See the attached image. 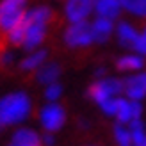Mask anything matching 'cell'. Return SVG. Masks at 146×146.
<instances>
[{"mask_svg":"<svg viewBox=\"0 0 146 146\" xmlns=\"http://www.w3.org/2000/svg\"><path fill=\"white\" fill-rule=\"evenodd\" d=\"M55 13L46 5H39L27 11L25 18L13 29L7 36V41L13 46H23L27 50H36L46 39Z\"/></svg>","mask_w":146,"mask_h":146,"instance_id":"6da1fadb","label":"cell"},{"mask_svg":"<svg viewBox=\"0 0 146 146\" xmlns=\"http://www.w3.org/2000/svg\"><path fill=\"white\" fill-rule=\"evenodd\" d=\"M29 0H2L0 2V54L7 52V36L27 14Z\"/></svg>","mask_w":146,"mask_h":146,"instance_id":"7a4b0ae2","label":"cell"},{"mask_svg":"<svg viewBox=\"0 0 146 146\" xmlns=\"http://www.w3.org/2000/svg\"><path fill=\"white\" fill-rule=\"evenodd\" d=\"M31 114V100L25 93H11L0 100V130L23 121Z\"/></svg>","mask_w":146,"mask_h":146,"instance_id":"3957f363","label":"cell"},{"mask_svg":"<svg viewBox=\"0 0 146 146\" xmlns=\"http://www.w3.org/2000/svg\"><path fill=\"white\" fill-rule=\"evenodd\" d=\"M64 43L70 48H87L94 45V34L89 21H78V23H70V27L64 32Z\"/></svg>","mask_w":146,"mask_h":146,"instance_id":"277c9868","label":"cell"},{"mask_svg":"<svg viewBox=\"0 0 146 146\" xmlns=\"http://www.w3.org/2000/svg\"><path fill=\"white\" fill-rule=\"evenodd\" d=\"M39 121H41V127L46 134H54L57 130H61V127L64 125V121H66V111L57 102H50L48 105H45L41 109Z\"/></svg>","mask_w":146,"mask_h":146,"instance_id":"5b68a950","label":"cell"},{"mask_svg":"<svg viewBox=\"0 0 146 146\" xmlns=\"http://www.w3.org/2000/svg\"><path fill=\"white\" fill-rule=\"evenodd\" d=\"M121 93H123V80L118 78H102L89 87V96L98 105L112 96H119Z\"/></svg>","mask_w":146,"mask_h":146,"instance_id":"8992f818","label":"cell"},{"mask_svg":"<svg viewBox=\"0 0 146 146\" xmlns=\"http://www.w3.org/2000/svg\"><path fill=\"white\" fill-rule=\"evenodd\" d=\"M94 13V0H66L64 14L70 23L86 21Z\"/></svg>","mask_w":146,"mask_h":146,"instance_id":"52a82bcc","label":"cell"},{"mask_svg":"<svg viewBox=\"0 0 146 146\" xmlns=\"http://www.w3.org/2000/svg\"><path fill=\"white\" fill-rule=\"evenodd\" d=\"M123 93L130 100H143L146 96V73H135L123 80Z\"/></svg>","mask_w":146,"mask_h":146,"instance_id":"ba28073f","label":"cell"},{"mask_svg":"<svg viewBox=\"0 0 146 146\" xmlns=\"http://www.w3.org/2000/svg\"><path fill=\"white\" fill-rule=\"evenodd\" d=\"M9 146H43V139L29 128H21L18 132H14V135L11 137Z\"/></svg>","mask_w":146,"mask_h":146,"instance_id":"9c48e42d","label":"cell"},{"mask_svg":"<svg viewBox=\"0 0 146 146\" xmlns=\"http://www.w3.org/2000/svg\"><path fill=\"white\" fill-rule=\"evenodd\" d=\"M91 27H93V34H94V43H105L114 31L112 20L102 18V16H96V20L91 23Z\"/></svg>","mask_w":146,"mask_h":146,"instance_id":"30bf717a","label":"cell"},{"mask_svg":"<svg viewBox=\"0 0 146 146\" xmlns=\"http://www.w3.org/2000/svg\"><path fill=\"white\" fill-rule=\"evenodd\" d=\"M119 11H121L119 0H94V13H96V16L116 20Z\"/></svg>","mask_w":146,"mask_h":146,"instance_id":"8fae6325","label":"cell"},{"mask_svg":"<svg viewBox=\"0 0 146 146\" xmlns=\"http://www.w3.org/2000/svg\"><path fill=\"white\" fill-rule=\"evenodd\" d=\"M118 39L123 46H128V48H135V43L139 39V32L135 31V29L127 23V21H121L118 25Z\"/></svg>","mask_w":146,"mask_h":146,"instance_id":"7c38bea8","label":"cell"},{"mask_svg":"<svg viewBox=\"0 0 146 146\" xmlns=\"http://www.w3.org/2000/svg\"><path fill=\"white\" fill-rule=\"evenodd\" d=\"M36 73H38V82L48 86V84H52L59 78L61 68H59V64H55V62H45Z\"/></svg>","mask_w":146,"mask_h":146,"instance_id":"4fadbf2b","label":"cell"},{"mask_svg":"<svg viewBox=\"0 0 146 146\" xmlns=\"http://www.w3.org/2000/svg\"><path fill=\"white\" fill-rule=\"evenodd\" d=\"M46 62V50H32V54L27 59L21 61V70L23 71H38L43 64Z\"/></svg>","mask_w":146,"mask_h":146,"instance_id":"5bb4252c","label":"cell"},{"mask_svg":"<svg viewBox=\"0 0 146 146\" xmlns=\"http://www.w3.org/2000/svg\"><path fill=\"white\" fill-rule=\"evenodd\" d=\"M116 68L119 71H125V73H130V71H137L143 68V55L141 54H130V55H125L118 59L116 62Z\"/></svg>","mask_w":146,"mask_h":146,"instance_id":"9a60e30c","label":"cell"},{"mask_svg":"<svg viewBox=\"0 0 146 146\" xmlns=\"http://www.w3.org/2000/svg\"><path fill=\"white\" fill-rule=\"evenodd\" d=\"M114 137H116L118 146H134V137H132V132H130L128 125H123V123L116 125Z\"/></svg>","mask_w":146,"mask_h":146,"instance_id":"2e32d148","label":"cell"},{"mask_svg":"<svg viewBox=\"0 0 146 146\" xmlns=\"http://www.w3.org/2000/svg\"><path fill=\"white\" fill-rule=\"evenodd\" d=\"M121 9L135 14V16H146V0H119Z\"/></svg>","mask_w":146,"mask_h":146,"instance_id":"e0dca14e","label":"cell"},{"mask_svg":"<svg viewBox=\"0 0 146 146\" xmlns=\"http://www.w3.org/2000/svg\"><path fill=\"white\" fill-rule=\"evenodd\" d=\"M61 94H62V86H61V84L52 82V84L46 86V89H45V98H46L48 102H57V100L61 98Z\"/></svg>","mask_w":146,"mask_h":146,"instance_id":"ac0fdd59","label":"cell"},{"mask_svg":"<svg viewBox=\"0 0 146 146\" xmlns=\"http://www.w3.org/2000/svg\"><path fill=\"white\" fill-rule=\"evenodd\" d=\"M134 50L141 55H146V25L143 27V32H139V39H137Z\"/></svg>","mask_w":146,"mask_h":146,"instance_id":"d6986e66","label":"cell"}]
</instances>
